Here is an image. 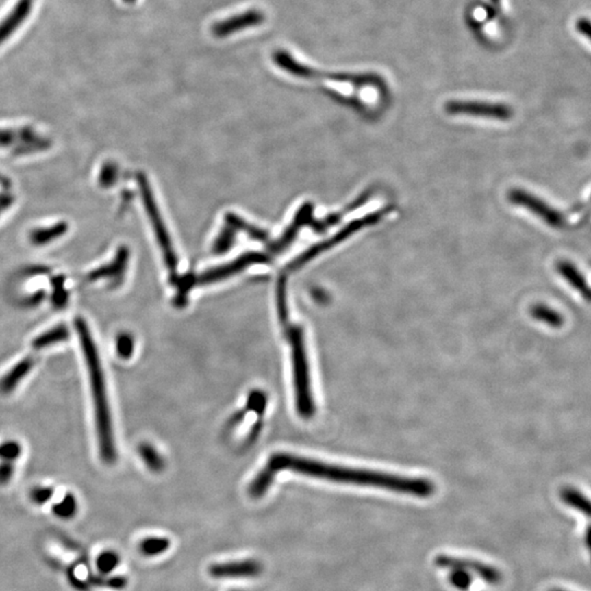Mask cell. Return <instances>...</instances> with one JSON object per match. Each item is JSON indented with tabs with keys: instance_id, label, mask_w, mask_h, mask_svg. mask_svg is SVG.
Instances as JSON below:
<instances>
[{
	"instance_id": "cell-17",
	"label": "cell",
	"mask_w": 591,
	"mask_h": 591,
	"mask_svg": "<svg viewBox=\"0 0 591 591\" xmlns=\"http://www.w3.org/2000/svg\"><path fill=\"white\" fill-rule=\"evenodd\" d=\"M171 546V542L166 538L151 537L142 540L139 544V550L144 556H158L166 553Z\"/></svg>"
},
{
	"instance_id": "cell-25",
	"label": "cell",
	"mask_w": 591,
	"mask_h": 591,
	"mask_svg": "<svg viewBox=\"0 0 591 591\" xmlns=\"http://www.w3.org/2000/svg\"><path fill=\"white\" fill-rule=\"evenodd\" d=\"M53 285H54V294L52 296L53 305H54L55 308H64L68 301V294L64 288V281H60L56 278L53 281Z\"/></svg>"
},
{
	"instance_id": "cell-18",
	"label": "cell",
	"mask_w": 591,
	"mask_h": 591,
	"mask_svg": "<svg viewBox=\"0 0 591 591\" xmlns=\"http://www.w3.org/2000/svg\"><path fill=\"white\" fill-rule=\"evenodd\" d=\"M53 512L56 517L68 520L76 516L78 510V503L73 494L68 493L64 496L62 501L55 503L52 507Z\"/></svg>"
},
{
	"instance_id": "cell-29",
	"label": "cell",
	"mask_w": 591,
	"mask_h": 591,
	"mask_svg": "<svg viewBox=\"0 0 591 591\" xmlns=\"http://www.w3.org/2000/svg\"><path fill=\"white\" fill-rule=\"evenodd\" d=\"M577 30L583 34V36H587V38H590L591 34V27L590 22L587 19H581L577 22Z\"/></svg>"
},
{
	"instance_id": "cell-24",
	"label": "cell",
	"mask_w": 591,
	"mask_h": 591,
	"mask_svg": "<svg viewBox=\"0 0 591 591\" xmlns=\"http://www.w3.org/2000/svg\"><path fill=\"white\" fill-rule=\"evenodd\" d=\"M118 179V166L112 162H108L102 168L100 175H99V183L103 188H110L114 184Z\"/></svg>"
},
{
	"instance_id": "cell-14",
	"label": "cell",
	"mask_w": 591,
	"mask_h": 591,
	"mask_svg": "<svg viewBox=\"0 0 591 591\" xmlns=\"http://www.w3.org/2000/svg\"><path fill=\"white\" fill-rule=\"evenodd\" d=\"M69 336H71V332H69L68 327L65 325H60L47 331V332L42 333L41 336H36L32 341V347L40 351V349L53 347L55 344L67 341Z\"/></svg>"
},
{
	"instance_id": "cell-6",
	"label": "cell",
	"mask_w": 591,
	"mask_h": 591,
	"mask_svg": "<svg viewBox=\"0 0 591 591\" xmlns=\"http://www.w3.org/2000/svg\"><path fill=\"white\" fill-rule=\"evenodd\" d=\"M446 111L453 115H469L474 118L507 121L512 118V111L508 105L493 102L453 100L447 102Z\"/></svg>"
},
{
	"instance_id": "cell-20",
	"label": "cell",
	"mask_w": 591,
	"mask_h": 591,
	"mask_svg": "<svg viewBox=\"0 0 591 591\" xmlns=\"http://www.w3.org/2000/svg\"><path fill=\"white\" fill-rule=\"evenodd\" d=\"M134 347H135V342L129 333L122 332L116 336L115 349H116V354L122 360H129L133 356Z\"/></svg>"
},
{
	"instance_id": "cell-19",
	"label": "cell",
	"mask_w": 591,
	"mask_h": 591,
	"mask_svg": "<svg viewBox=\"0 0 591 591\" xmlns=\"http://www.w3.org/2000/svg\"><path fill=\"white\" fill-rule=\"evenodd\" d=\"M138 453L144 464L151 471L159 472L164 468V460L161 458L158 451L149 444H139Z\"/></svg>"
},
{
	"instance_id": "cell-31",
	"label": "cell",
	"mask_w": 591,
	"mask_h": 591,
	"mask_svg": "<svg viewBox=\"0 0 591 591\" xmlns=\"http://www.w3.org/2000/svg\"><path fill=\"white\" fill-rule=\"evenodd\" d=\"M550 591H567V590H564V589L555 588V589H552V590H550Z\"/></svg>"
},
{
	"instance_id": "cell-13",
	"label": "cell",
	"mask_w": 591,
	"mask_h": 591,
	"mask_svg": "<svg viewBox=\"0 0 591 591\" xmlns=\"http://www.w3.org/2000/svg\"><path fill=\"white\" fill-rule=\"evenodd\" d=\"M67 231H68V225L67 223L60 221L58 224L53 225L51 227H44L40 229L33 230L29 239H30L32 244L42 247V245L53 242L54 240L65 235Z\"/></svg>"
},
{
	"instance_id": "cell-8",
	"label": "cell",
	"mask_w": 591,
	"mask_h": 591,
	"mask_svg": "<svg viewBox=\"0 0 591 591\" xmlns=\"http://www.w3.org/2000/svg\"><path fill=\"white\" fill-rule=\"evenodd\" d=\"M265 21V14L261 10L244 11L242 14L230 16L228 19L223 21L216 22L212 27L213 36L218 38H228V36L244 31L247 29L260 25Z\"/></svg>"
},
{
	"instance_id": "cell-10",
	"label": "cell",
	"mask_w": 591,
	"mask_h": 591,
	"mask_svg": "<svg viewBox=\"0 0 591 591\" xmlns=\"http://www.w3.org/2000/svg\"><path fill=\"white\" fill-rule=\"evenodd\" d=\"M34 364V358L30 356L25 357L23 360L16 362V365L0 379V393L9 394L12 392L18 387V384L30 373Z\"/></svg>"
},
{
	"instance_id": "cell-5",
	"label": "cell",
	"mask_w": 591,
	"mask_h": 591,
	"mask_svg": "<svg viewBox=\"0 0 591 591\" xmlns=\"http://www.w3.org/2000/svg\"><path fill=\"white\" fill-rule=\"evenodd\" d=\"M433 562L439 568H446L449 570H464L470 574H474L488 585H499L503 581V574L497 567L482 563L477 559L440 554L435 557Z\"/></svg>"
},
{
	"instance_id": "cell-12",
	"label": "cell",
	"mask_w": 591,
	"mask_h": 591,
	"mask_svg": "<svg viewBox=\"0 0 591 591\" xmlns=\"http://www.w3.org/2000/svg\"><path fill=\"white\" fill-rule=\"evenodd\" d=\"M128 253L125 248L120 249L118 254L109 264L100 266L97 270L89 274V281H98L104 278L120 277L125 271L126 262H127Z\"/></svg>"
},
{
	"instance_id": "cell-15",
	"label": "cell",
	"mask_w": 591,
	"mask_h": 591,
	"mask_svg": "<svg viewBox=\"0 0 591 591\" xmlns=\"http://www.w3.org/2000/svg\"><path fill=\"white\" fill-rule=\"evenodd\" d=\"M561 499L567 506L572 507L574 510L581 512L586 517H590L591 507L590 501L586 496L581 493L579 490L573 488H566L562 490Z\"/></svg>"
},
{
	"instance_id": "cell-28",
	"label": "cell",
	"mask_w": 591,
	"mask_h": 591,
	"mask_svg": "<svg viewBox=\"0 0 591 591\" xmlns=\"http://www.w3.org/2000/svg\"><path fill=\"white\" fill-rule=\"evenodd\" d=\"M102 581L105 586L109 587V588L116 589V590L125 588L128 583L127 578L124 577V576H115V577L103 579Z\"/></svg>"
},
{
	"instance_id": "cell-23",
	"label": "cell",
	"mask_w": 591,
	"mask_h": 591,
	"mask_svg": "<svg viewBox=\"0 0 591 591\" xmlns=\"http://www.w3.org/2000/svg\"><path fill=\"white\" fill-rule=\"evenodd\" d=\"M22 447L16 440H8L0 444V460L14 462L21 455Z\"/></svg>"
},
{
	"instance_id": "cell-4",
	"label": "cell",
	"mask_w": 591,
	"mask_h": 591,
	"mask_svg": "<svg viewBox=\"0 0 591 591\" xmlns=\"http://www.w3.org/2000/svg\"><path fill=\"white\" fill-rule=\"evenodd\" d=\"M508 199L512 204L517 205V206L526 208L529 212H531L533 215L539 217L549 226L553 227V228L564 227L566 219L559 210H555L548 203H545L543 199L525 191L523 188L510 190V193H508Z\"/></svg>"
},
{
	"instance_id": "cell-2",
	"label": "cell",
	"mask_w": 591,
	"mask_h": 591,
	"mask_svg": "<svg viewBox=\"0 0 591 591\" xmlns=\"http://www.w3.org/2000/svg\"><path fill=\"white\" fill-rule=\"evenodd\" d=\"M75 327L79 338L82 354L85 356L90 381L100 457L105 464H113L118 459V453L113 431L112 416L108 400L107 384L98 347L85 319L77 318L75 320Z\"/></svg>"
},
{
	"instance_id": "cell-30",
	"label": "cell",
	"mask_w": 591,
	"mask_h": 591,
	"mask_svg": "<svg viewBox=\"0 0 591 591\" xmlns=\"http://www.w3.org/2000/svg\"><path fill=\"white\" fill-rule=\"evenodd\" d=\"M123 1L126 3H136L137 0H123Z\"/></svg>"
},
{
	"instance_id": "cell-32",
	"label": "cell",
	"mask_w": 591,
	"mask_h": 591,
	"mask_svg": "<svg viewBox=\"0 0 591 591\" xmlns=\"http://www.w3.org/2000/svg\"><path fill=\"white\" fill-rule=\"evenodd\" d=\"M492 1H493L494 3H496V5L499 3V0H492Z\"/></svg>"
},
{
	"instance_id": "cell-7",
	"label": "cell",
	"mask_w": 591,
	"mask_h": 591,
	"mask_svg": "<svg viewBox=\"0 0 591 591\" xmlns=\"http://www.w3.org/2000/svg\"><path fill=\"white\" fill-rule=\"evenodd\" d=\"M264 572V564L256 559L216 563L208 567V574L215 579L256 578Z\"/></svg>"
},
{
	"instance_id": "cell-1",
	"label": "cell",
	"mask_w": 591,
	"mask_h": 591,
	"mask_svg": "<svg viewBox=\"0 0 591 591\" xmlns=\"http://www.w3.org/2000/svg\"><path fill=\"white\" fill-rule=\"evenodd\" d=\"M281 471H292L340 484L382 488L418 499H428L436 490V486L431 479L424 477H404L375 470L336 466L289 453H276L268 459L264 469H262L253 479L249 490L251 496L261 497L264 495L274 477Z\"/></svg>"
},
{
	"instance_id": "cell-21",
	"label": "cell",
	"mask_w": 591,
	"mask_h": 591,
	"mask_svg": "<svg viewBox=\"0 0 591 591\" xmlns=\"http://www.w3.org/2000/svg\"><path fill=\"white\" fill-rule=\"evenodd\" d=\"M120 564V555L114 551H104L97 559V567L102 574H109Z\"/></svg>"
},
{
	"instance_id": "cell-3",
	"label": "cell",
	"mask_w": 591,
	"mask_h": 591,
	"mask_svg": "<svg viewBox=\"0 0 591 591\" xmlns=\"http://www.w3.org/2000/svg\"><path fill=\"white\" fill-rule=\"evenodd\" d=\"M287 338L292 347L296 406L301 416L309 418L314 415V402L312 391H311L308 357L305 351L303 331L297 327H288Z\"/></svg>"
},
{
	"instance_id": "cell-9",
	"label": "cell",
	"mask_w": 591,
	"mask_h": 591,
	"mask_svg": "<svg viewBox=\"0 0 591 591\" xmlns=\"http://www.w3.org/2000/svg\"><path fill=\"white\" fill-rule=\"evenodd\" d=\"M33 3L34 0H18L14 9L0 21V45L7 41L27 19L32 11Z\"/></svg>"
},
{
	"instance_id": "cell-33",
	"label": "cell",
	"mask_w": 591,
	"mask_h": 591,
	"mask_svg": "<svg viewBox=\"0 0 591 591\" xmlns=\"http://www.w3.org/2000/svg\"><path fill=\"white\" fill-rule=\"evenodd\" d=\"M231 591H241V590H231Z\"/></svg>"
},
{
	"instance_id": "cell-16",
	"label": "cell",
	"mask_w": 591,
	"mask_h": 591,
	"mask_svg": "<svg viewBox=\"0 0 591 591\" xmlns=\"http://www.w3.org/2000/svg\"><path fill=\"white\" fill-rule=\"evenodd\" d=\"M531 316L537 321L542 322V323H545L549 327H554V329L561 327L564 323V318L562 316L559 312L550 308L548 305H542V303L534 305L532 307Z\"/></svg>"
},
{
	"instance_id": "cell-11",
	"label": "cell",
	"mask_w": 591,
	"mask_h": 591,
	"mask_svg": "<svg viewBox=\"0 0 591 591\" xmlns=\"http://www.w3.org/2000/svg\"><path fill=\"white\" fill-rule=\"evenodd\" d=\"M559 275L570 284L573 288L577 290L583 296V299L589 301L590 299V288L581 271L570 261H559L556 265Z\"/></svg>"
},
{
	"instance_id": "cell-26",
	"label": "cell",
	"mask_w": 591,
	"mask_h": 591,
	"mask_svg": "<svg viewBox=\"0 0 591 591\" xmlns=\"http://www.w3.org/2000/svg\"><path fill=\"white\" fill-rule=\"evenodd\" d=\"M54 496V490L49 486H36L32 488L30 493V499L36 505L47 504V501L52 499Z\"/></svg>"
},
{
	"instance_id": "cell-27",
	"label": "cell",
	"mask_w": 591,
	"mask_h": 591,
	"mask_svg": "<svg viewBox=\"0 0 591 591\" xmlns=\"http://www.w3.org/2000/svg\"><path fill=\"white\" fill-rule=\"evenodd\" d=\"M14 462L1 461L0 464V485L8 484L11 477H14Z\"/></svg>"
},
{
	"instance_id": "cell-22",
	"label": "cell",
	"mask_w": 591,
	"mask_h": 591,
	"mask_svg": "<svg viewBox=\"0 0 591 591\" xmlns=\"http://www.w3.org/2000/svg\"><path fill=\"white\" fill-rule=\"evenodd\" d=\"M448 581L453 588L461 591L469 590L473 583L472 574L464 570H451L448 575Z\"/></svg>"
}]
</instances>
